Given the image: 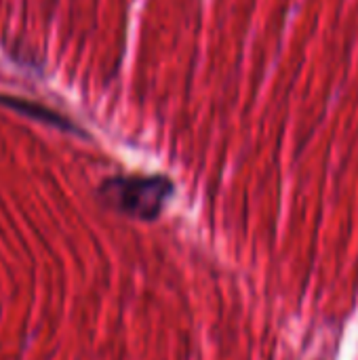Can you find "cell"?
<instances>
[{
  "instance_id": "7a4b0ae2",
  "label": "cell",
  "mask_w": 358,
  "mask_h": 360,
  "mask_svg": "<svg viewBox=\"0 0 358 360\" xmlns=\"http://www.w3.org/2000/svg\"><path fill=\"white\" fill-rule=\"evenodd\" d=\"M2 103L8 105V108H13V110H17V112H23V114H27V116H34V118H38V120H42V122H46V124H55V127H61V129H70V127H72L70 122L61 120V116H57L55 112H51V110H46V108L34 103V101L2 97Z\"/></svg>"
},
{
  "instance_id": "6da1fadb",
  "label": "cell",
  "mask_w": 358,
  "mask_h": 360,
  "mask_svg": "<svg viewBox=\"0 0 358 360\" xmlns=\"http://www.w3.org/2000/svg\"><path fill=\"white\" fill-rule=\"evenodd\" d=\"M173 194V181L162 175L154 177H112L99 186L101 202L127 217L152 221L160 215Z\"/></svg>"
}]
</instances>
